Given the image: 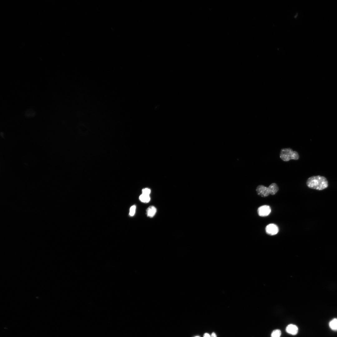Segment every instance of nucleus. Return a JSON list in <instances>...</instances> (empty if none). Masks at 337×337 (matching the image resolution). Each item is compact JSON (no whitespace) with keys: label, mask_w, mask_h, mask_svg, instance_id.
<instances>
[{"label":"nucleus","mask_w":337,"mask_h":337,"mask_svg":"<svg viewBox=\"0 0 337 337\" xmlns=\"http://www.w3.org/2000/svg\"><path fill=\"white\" fill-rule=\"evenodd\" d=\"M142 194L145 195H149L150 193V190L148 188H145L142 190Z\"/></svg>","instance_id":"13"},{"label":"nucleus","mask_w":337,"mask_h":337,"mask_svg":"<svg viewBox=\"0 0 337 337\" xmlns=\"http://www.w3.org/2000/svg\"><path fill=\"white\" fill-rule=\"evenodd\" d=\"M136 209V206L135 205H133L131 206L130 209V211L129 215L131 216H133L135 212V210Z\"/></svg>","instance_id":"12"},{"label":"nucleus","mask_w":337,"mask_h":337,"mask_svg":"<svg viewBox=\"0 0 337 337\" xmlns=\"http://www.w3.org/2000/svg\"><path fill=\"white\" fill-rule=\"evenodd\" d=\"M211 337H217V336L216 335V333H214V332H212L211 334Z\"/></svg>","instance_id":"15"},{"label":"nucleus","mask_w":337,"mask_h":337,"mask_svg":"<svg viewBox=\"0 0 337 337\" xmlns=\"http://www.w3.org/2000/svg\"><path fill=\"white\" fill-rule=\"evenodd\" d=\"M268 188L270 194L272 195L275 194L279 189L277 185L275 183L271 184Z\"/></svg>","instance_id":"7"},{"label":"nucleus","mask_w":337,"mask_h":337,"mask_svg":"<svg viewBox=\"0 0 337 337\" xmlns=\"http://www.w3.org/2000/svg\"><path fill=\"white\" fill-rule=\"evenodd\" d=\"M203 337H211V336L208 333H206L204 334Z\"/></svg>","instance_id":"14"},{"label":"nucleus","mask_w":337,"mask_h":337,"mask_svg":"<svg viewBox=\"0 0 337 337\" xmlns=\"http://www.w3.org/2000/svg\"><path fill=\"white\" fill-rule=\"evenodd\" d=\"M139 199L142 202L147 203L149 201L150 197L149 195L142 194L140 196Z\"/></svg>","instance_id":"10"},{"label":"nucleus","mask_w":337,"mask_h":337,"mask_svg":"<svg viewBox=\"0 0 337 337\" xmlns=\"http://www.w3.org/2000/svg\"><path fill=\"white\" fill-rule=\"evenodd\" d=\"M330 328L334 331H337V318H335L331 320L329 323Z\"/></svg>","instance_id":"9"},{"label":"nucleus","mask_w":337,"mask_h":337,"mask_svg":"<svg viewBox=\"0 0 337 337\" xmlns=\"http://www.w3.org/2000/svg\"><path fill=\"white\" fill-rule=\"evenodd\" d=\"M298 330V327L296 325L292 324L288 325L286 328V331L287 333L293 335L297 334Z\"/></svg>","instance_id":"6"},{"label":"nucleus","mask_w":337,"mask_h":337,"mask_svg":"<svg viewBox=\"0 0 337 337\" xmlns=\"http://www.w3.org/2000/svg\"><path fill=\"white\" fill-rule=\"evenodd\" d=\"M280 158L284 161H288L291 159L297 160L299 158L298 153L290 148H284L281 150Z\"/></svg>","instance_id":"2"},{"label":"nucleus","mask_w":337,"mask_h":337,"mask_svg":"<svg viewBox=\"0 0 337 337\" xmlns=\"http://www.w3.org/2000/svg\"><path fill=\"white\" fill-rule=\"evenodd\" d=\"M156 212V208L153 206L149 207L147 209L146 212L148 216L149 217H153Z\"/></svg>","instance_id":"8"},{"label":"nucleus","mask_w":337,"mask_h":337,"mask_svg":"<svg viewBox=\"0 0 337 337\" xmlns=\"http://www.w3.org/2000/svg\"><path fill=\"white\" fill-rule=\"evenodd\" d=\"M266 233L270 235H274L277 233L279 231L278 226L274 224H270L266 227Z\"/></svg>","instance_id":"4"},{"label":"nucleus","mask_w":337,"mask_h":337,"mask_svg":"<svg viewBox=\"0 0 337 337\" xmlns=\"http://www.w3.org/2000/svg\"><path fill=\"white\" fill-rule=\"evenodd\" d=\"M256 190L257 194L262 197H267L270 194L268 188L263 185L258 186Z\"/></svg>","instance_id":"5"},{"label":"nucleus","mask_w":337,"mask_h":337,"mask_svg":"<svg viewBox=\"0 0 337 337\" xmlns=\"http://www.w3.org/2000/svg\"><path fill=\"white\" fill-rule=\"evenodd\" d=\"M194 337H200L199 336H196Z\"/></svg>","instance_id":"16"},{"label":"nucleus","mask_w":337,"mask_h":337,"mask_svg":"<svg viewBox=\"0 0 337 337\" xmlns=\"http://www.w3.org/2000/svg\"><path fill=\"white\" fill-rule=\"evenodd\" d=\"M281 335V331L279 329H276L272 331L271 337H280Z\"/></svg>","instance_id":"11"},{"label":"nucleus","mask_w":337,"mask_h":337,"mask_svg":"<svg viewBox=\"0 0 337 337\" xmlns=\"http://www.w3.org/2000/svg\"><path fill=\"white\" fill-rule=\"evenodd\" d=\"M307 186L310 188L322 190L328 188L329 184L325 177L320 175L314 176L309 178L306 182Z\"/></svg>","instance_id":"1"},{"label":"nucleus","mask_w":337,"mask_h":337,"mask_svg":"<svg viewBox=\"0 0 337 337\" xmlns=\"http://www.w3.org/2000/svg\"><path fill=\"white\" fill-rule=\"evenodd\" d=\"M271 209L269 206L264 205L260 207L257 209L258 215L261 217H266L271 213Z\"/></svg>","instance_id":"3"}]
</instances>
